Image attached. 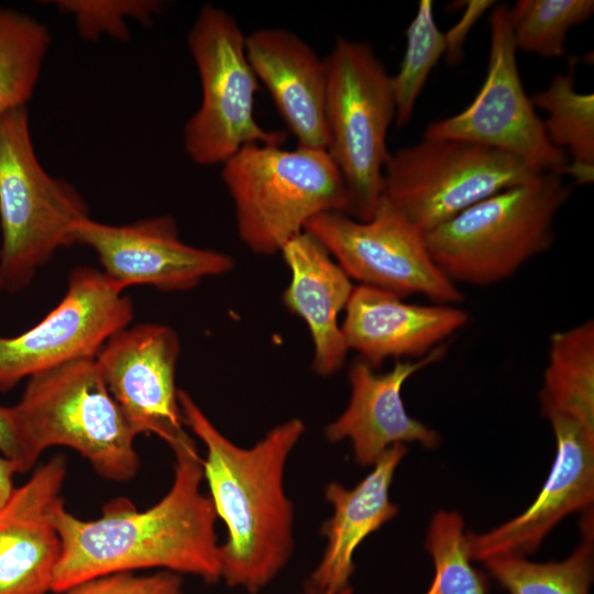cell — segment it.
<instances>
[{
    "label": "cell",
    "instance_id": "cell-14",
    "mask_svg": "<svg viewBox=\"0 0 594 594\" xmlns=\"http://www.w3.org/2000/svg\"><path fill=\"white\" fill-rule=\"evenodd\" d=\"M177 333L161 323H138L114 333L96 361L105 383L138 435L153 433L173 448L184 429L176 388Z\"/></svg>",
    "mask_w": 594,
    "mask_h": 594
},
{
    "label": "cell",
    "instance_id": "cell-8",
    "mask_svg": "<svg viewBox=\"0 0 594 594\" xmlns=\"http://www.w3.org/2000/svg\"><path fill=\"white\" fill-rule=\"evenodd\" d=\"M237 20L213 4L201 7L187 36L201 82V103L183 130L187 155L198 165L223 164L252 144L282 145L283 132L255 118L258 79L249 62Z\"/></svg>",
    "mask_w": 594,
    "mask_h": 594
},
{
    "label": "cell",
    "instance_id": "cell-11",
    "mask_svg": "<svg viewBox=\"0 0 594 594\" xmlns=\"http://www.w3.org/2000/svg\"><path fill=\"white\" fill-rule=\"evenodd\" d=\"M490 26L488 68L481 89L462 111L430 123L422 139L482 144L512 154L539 172L563 176L568 157L550 143L520 79L507 6H495Z\"/></svg>",
    "mask_w": 594,
    "mask_h": 594
},
{
    "label": "cell",
    "instance_id": "cell-29",
    "mask_svg": "<svg viewBox=\"0 0 594 594\" xmlns=\"http://www.w3.org/2000/svg\"><path fill=\"white\" fill-rule=\"evenodd\" d=\"M61 594H183V582L179 574L167 571L113 573L80 582Z\"/></svg>",
    "mask_w": 594,
    "mask_h": 594
},
{
    "label": "cell",
    "instance_id": "cell-22",
    "mask_svg": "<svg viewBox=\"0 0 594 594\" xmlns=\"http://www.w3.org/2000/svg\"><path fill=\"white\" fill-rule=\"evenodd\" d=\"M540 411L594 409V322L588 319L551 334L539 391Z\"/></svg>",
    "mask_w": 594,
    "mask_h": 594
},
{
    "label": "cell",
    "instance_id": "cell-1",
    "mask_svg": "<svg viewBox=\"0 0 594 594\" xmlns=\"http://www.w3.org/2000/svg\"><path fill=\"white\" fill-rule=\"evenodd\" d=\"M188 436L174 446V480L155 505L139 510L128 498L103 504L100 517L82 520L63 498L53 521L62 539L52 592L97 576L140 570L190 574L207 583L220 579L218 519L210 497L201 492L202 459Z\"/></svg>",
    "mask_w": 594,
    "mask_h": 594
},
{
    "label": "cell",
    "instance_id": "cell-30",
    "mask_svg": "<svg viewBox=\"0 0 594 594\" xmlns=\"http://www.w3.org/2000/svg\"><path fill=\"white\" fill-rule=\"evenodd\" d=\"M494 3L495 2L491 0H470L465 2V10L460 19L450 30L443 33L446 42L444 54L447 55L448 62L455 64L459 61L468 34L481 15L486 10L494 7Z\"/></svg>",
    "mask_w": 594,
    "mask_h": 594
},
{
    "label": "cell",
    "instance_id": "cell-3",
    "mask_svg": "<svg viewBox=\"0 0 594 594\" xmlns=\"http://www.w3.org/2000/svg\"><path fill=\"white\" fill-rule=\"evenodd\" d=\"M570 195L562 175L540 173L426 232L428 251L457 286L498 284L549 250L557 213Z\"/></svg>",
    "mask_w": 594,
    "mask_h": 594
},
{
    "label": "cell",
    "instance_id": "cell-4",
    "mask_svg": "<svg viewBox=\"0 0 594 594\" xmlns=\"http://www.w3.org/2000/svg\"><path fill=\"white\" fill-rule=\"evenodd\" d=\"M12 409L30 469L46 449L66 447L106 480L123 483L136 475L138 433L110 394L96 358L33 375Z\"/></svg>",
    "mask_w": 594,
    "mask_h": 594
},
{
    "label": "cell",
    "instance_id": "cell-13",
    "mask_svg": "<svg viewBox=\"0 0 594 594\" xmlns=\"http://www.w3.org/2000/svg\"><path fill=\"white\" fill-rule=\"evenodd\" d=\"M72 237L74 243L96 252L102 273L122 290L132 285H150L165 292L188 290L233 267L230 255L182 241L169 216L121 226L86 217L74 224Z\"/></svg>",
    "mask_w": 594,
    "mask_h": 594
},
{
    "label": "cell",
    "instance_id": "cell-27",
    "mask_svg": "<svg viewBox=\"0 0 594 594\" xmlns=\"http://www.w3.org/2000/svg\"><path fill=\"white\" fill-rule=\"evenodd\" d=\"M425 547L435 565V578L425 594H486L482 574L472 566L464 521L458 512L433 515Z\"/></svg>",
    "mask_w": 594,
    "mask_h": 594
},
{
    "label": "cell",
    "instance_id": "cell-24",
    "mask_svg": "<svg viewBox=\"0 0 594 594\" xmlns=\"http://www.w3.org/2000/svg\"><path fill=\"white\" fill-rule=\"evenodd\" d=\"M50 42L43 23L0 8V118L31 98Z\"/></svg>",
    "mask_w": 594,
    "mask_h": 594
},
{
    "label": "cell",
    "instance_id": "cell-28",
    "mask_svg": "<svg viewBox=\"0 0 594 594\" xmlns=\"http://www.w3.org/2000/svg\"><path fill=\"white\" fill-rule=\"evenodd\" d=\"M55 6L75 18L78 32L85 40L109 34L119 40L129 36L125 19L150 22L161 11L158 1L147 0H58Z\"/></svg>",
    "mask_w": 594,
    "mask_h": 594
},
{
    "label": "cell",
    "instance_id": "cell-26",
    "mask_svg": "<svg viewBox=\"0 0 594 594\" xmlns=\"http://www.w3.org/2000/svg\"><path fill=\"white\" fill-rule=\"evenodd\" d=\"M444 53V36L437 26L433 3L421 0L406 30V47L399 69L391 76L397 128L409 122L430 72Z\"/></svg>",
    "mask_w": 594,
    "mask_h": 594
},
{
    "label": "cell",
    "instance_id": "cell-20",
    "mask_svg": "<svg viewBox=\"0 0 594 594\" xmlns=\"http://www.w3.org/2000/svg\"><path fill=\"white\" fill-rule=\"evenodd\" d=\"M280 253L290 271L282 301L308 327L314 344L312 370L320 376L333 375L350 351L339 314L354 288L351 279L307 231L289 240Z\"/></svg>",
    "mask_w": 594,
    "mask_h": 594
},
{
    "label": "cell",
    "instance_id": "cell-6",
    "mask_svg": "<svg viewBox=\"0 0 594 594\" xmlns=\"http://www.w3.org/2000/svg\"><path fill=\"white\" fill-rule=\"evenodd\" d=\"M324 63L326 150L346 186L345 215L366 221L383 196L387 132L395 120L391 75L370 44L342 36Z\"/></svg>",
    "mask_w": 594,
    "mask_h": 594
},
{
    "label": "cell",
    "instance_id": "cell-16",
    "mask_svg": "<svg viewBox=\"0 0 594 594\" xmlns=\"http://www.w3.org/2000/svg\"><path fill=\"white\" fill-rule=\"evenodd\" d=\"M66 475L65 457L54 455L0 509V594L52 592L62 554L53 510Z\"/></svg>",
    "mask_w": 594,
    "mask_h": 594
},
{
    "label": "cell",
    "instance_id": "cell-17",
    "mask_svg": "<svg viewBox=\"0 0 594 594\" xmlns=\"http://www.w3.org/2000/svg\"><path fill=\"white\" fill-rule=\"evenodd\" d=\"M341 324L349 350L376 370L385 360L421 359L444 344L469 320L457 305L408 304L371 286L353 288Z\"/></svg>",
    "mask_w": 594,
    "mask_h": 594
},
{
    "label": "cell",
    "instance_id": "cell-33",
    "mask_svg": "<svg viewBox=\"0 0 594 594\" xmlns=\"http://www.w3.org/2000/svg\"><path fill=\"white\" fill-rule=\"evenodd\" d=\"M301 594H321V593H319V592H317V591H315L311 587L306 585L305 588H304V592ZM336 594H353V591H352V588L350 586H348L344 590H342V591H340V592H338Z\"/></svg>",
    "mask_w": 594,
    "mask_h": 594
},
{
    "label": "cell",
    "instance_id": "cell-31",
    "mask_svg": "<svg viewBox=\"0 0 594 594\" xmlns=\"http://www.w3.org/2000/svg\"><path fill=\"white\" fill-rule=\"evenodd\" d=\"M0 453L16 465L19 473L31 470L26 461L12 406L0 405Z\"/></svg>",
    "mask_w": 594,
    "mask_h": 594
},
{
    "label": "cell",
    "instance_id": "cell-25",
    "mask_svg": "<svg viewBox=\"0 0 594 594\" xmlns=\"http://www.w3.org/2000/svg\"><path fill=\"white\" fill-rule=\"evenodd\" d=\"M593 12V0H519L508 8L515 47L546 58L561 57L570 29Z\"/></svg>",
    "mask_w": 594,
    "mask_h": 594
},
{
    "label": "cell",
    "instance_id": "cell-7",
    "mask_svg": "<svg viewBox=\"0 0 594 594\" xmlns=\"http://www.w3.org/2000/svg\"><path fill=\"white\" fill-rule=\"evenodd\" d=\"M88 209L66 182L53 178L33 147L26 106L0 118V292L28 286L63 246Z\"/></svg>",
    "mask_w": 594,
    "mask_h": 594
},
{
    "label": "cell",
    "instance_id": "cell-5",
    "mask_svg": "<svg viewBox=\"0 0 594 594\" xmlns=\"http://www.w3.org/2000/svg\"><path fill=\"white\" fill-rule=\"evenodd\" d=\"M238 234L254 253L272 255L324 212L345 213L346 186L327 150L252 144L222 164Z\"/></svg>",
    "mask_w": 594,
    "mask_h": 594
},
{
    "label": "cell",
    "instance_id": "cell-9",
    "mask_svg": "<svg viewBox=\"0 0 594 594\" xmlns=\"http://www.w3.org/2000/svg\"><path fill=\"white\" fill-rule=\"evenodd\" d=\"M540 173L512 154L482 144L422 139L389 153L383 197L426 233Z\"/></svg>",
    "mask_w": 594,
    "mask_h": 594
},
{
    "label": "cell",
    "instance_id": "cell-21",
    "mask_svg": "<svg viewBox=\"0 0 594 594\" xmlns=\"http://www.w3.org/2000/svg\"><path fill=\"white\" fill-rule=\"evenodd\" d=\"M535 108L546 112L541 119L550 143L568 157L569 174L576 184L594 178V95L575 89L572 67L553 76L549 86L530 97Z\"/></svg>",
    "mask_w": 594,
    "mask_h": 594
},
{
    "label": "cell",
    "instance_id": "cell-19",
    "mask_svg": "<svg viewBox=\"0 0 594 594\" xmlns=\"http://www.w3.org/2000/svg\"><path fill=\"white\" fill-rule=\"evenodd\" d=\"M406 453L405 444H395L354 487L346 488L338 482L326 486L324 497L332 506V515L321 527L326 548L307 586L321 594H336L350 586L356 548L398 514V506L389 498V488Z\"/></svg>",
    "mask_w": 594,
    "mask_h": 594
},
{
    "label": "cell",
    "instance_id": "cell-2",
    "mask_svg": "<svg viewBox=\"0 0 594 594\" xmlns=\"http://www.w3.org/2000/svg\"><path fill=\"white\" fill-rule=\"evenodd\" d=\"M183 422L202 442L204 479L217 517L227 528L219 544L220 579L255 594L270 584L294 550V507L284 487L288 458L305 432L286 420L242 448L227 438L193 397L178 391Z\"/></svg>",
    "mask_w": 594,
    "mask_h": 594
},
{
    "label": "cell",
    "instance_id": "cell-23",
    "mask_svg": "<svg viewBox=\"0 0 594 594\" xmlns=\"http://www.w3.org/2000/svg\"><path fill=\"white\" fill-rule=\"evenodd\" d=\"M593 519L582 522L576 549L560 562H532L521 556H494L483 562L509 594H590L593 581Z\"/></svg>",
    "mask_w": 594,
    "mask_h": 594
},
{
    "label": "cell",
    "instance_id": "cell-10",
    "mask_svg": "<svg viewBox=\"0 0 594 594\" xmlns=\"http://www.w3.org/2000/svg\"><path fill=\"white\" fill-rule=\"evenodd\" d=\"M305 231L360 285L402 298L420 294L435 304L458 305L464 299L432 260L425 233L383 196L366 221L331 211L311 219Z\"/></svg>",
    "mask_w": 594,
    "mask_h": 594
},
{
    "label": "cell",
    "instance_id": "cell-15",
    "mask_svg": "<svg viewBox=\"0 0 594 594\" xmlns=\"http://www.w3.org/2000/svg\"><path fill=\"white\" fill-rule=\"evenodd\" d=\"M440 345L418 360L396 361L393 369L378 374L354 361L349 369L350 399L345 409L326 427L330 442L349 440L359 465H374L393 446L417 442L427 449L438 447L439 435L407 413L402 388L418 371L446 355Z\"/></svg>",
    "mask_w": 594,
    "mask_h": 594
},
{
    "label": "cell",
    "instance_id": "cell-18",
    "mask_svg": "<svg viewBox=\"0 0 594 594\" xmlns=\"http://www.w3.org/2000/svg\"><path fill=\"white\" fill-rule=\"evenodd\" d=\"M249 62L267 89L298 146L327 148L324 57L283 28L258 29L245 36Z\"/></svg>",
    "mask_w": 594,
    "mask_h": 594
},
{
    "label": "cell",
    "instance_id": "cell-12",
    "mask_svg": "<svg viewBox=\"0 0 594 594\" xmlns=\"http://www.w3.org/2000/svg\"><path fill=\"white\" fill-rule=\"evenodd\" d=\"M101 271H72L62 300L16 337H0V391L67 362L96 358L133 319L131 299Z\"/></svg>",
    "mask_w": 594,
    "mask_h": 594
},
{
    "label": "cell",
    "instance_id": "cell-32",
    "mask_svg": "<svg viewBox=\"0 0 594 594\" xmlns=\"http://www.w3.org/2000/svg\"><path fill=\"white\" fill-rule=\"evenodd\" d=\"M19 473L16 465L0 453V509L8 502L14 488V476Z\"/></svg>",
    "mask_w": 594,
    "mask_h": 594
}]
</instances>
